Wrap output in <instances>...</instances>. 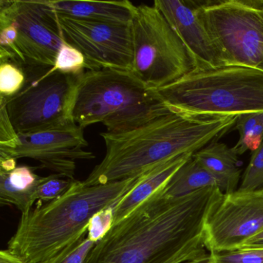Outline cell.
<instances>
[{"label":"cell","mask_w":263,"mask_h":263,"mask_svg":"<svg viewBox=\"0 0 263 263\" xmlns=\"http://www.w3.org/2000/svg\"><path fill=\"white\" fill-rule=\"evenodd\" d=\"M222 194L213 186L169 199L160 187L112 226L86 263L207 261L204 226Z\"/></svg>","instance_id":"obj_1"},{"label":"cell","mask_w":263,"mask_h":263,"mask_svg":"<svg viewBox=\"0 0 263 263\" xmlns=\"http://www.w3.org/2000/svg\"><path fill=\"white\" fill-rule=\"evenodd\" d=\"M236 121L237 116L193 117L170 110L129 132H103L105 156L84 183L96 185L138 178L175 157L195 153L218 141Z\"/></svg>","instance_id":"obj_2"},{"label":"cell","mask_w":263,"mask_h":263,"mask_svg":"<svg viewBox=\"0 0 263 263\" xmlns=\"http://www.w3.org/2000/svg\"><path fill=\"white\" fill-rule=\"evenodd\" d=\"M142 175L96 185L73 180L62 195L21 215L8 249L28 263L52 258L85 237L92 217L117 204Z\"/></svg>","instance_id":"obj_3"},{"label":"cell","mask_w":263,"mask_h":263,"mask_svg":"<svg viewBox=\"0 0 263 263\" xmlns=\"http://www.w3.org/2000/svg\"><path fill=\"white\" fill-rule=\"evenodd\" d=\"M170 109L132 72L87 70L80 78L73 121L81 128L101 123L110 133L129 132Z\"/></svg>","instance_id":"obj_4"},{"label":"cell","mask_w":263,"mask_h":263,"mask_svg":"<svg viewBox=\"0 0 263 263\" xmlns=\"http://www.w3.org/2000/svg\"><path fill=\"white\" fill-rule=\"evenodd\" d=\"M155 90L170 110L189 116L263 112V70L260 69L221 66L193 70Z\"/></svg>","instance_id":"obj_5"},{"label":"cell","mask_w":263,"mask_h":263,"mask_svg":"<svg viewBox=\"0 0 263 263\" xmlns=\"http://www.w3.org/2000/svg\"><path fill=\"white\" fill-rule=\"evenodd\" d=\"M224 66L263 70L261 0L193 1Z\"/></svg>","instance_id":"obj_6"},{"label":"cell","mask_w":263,"mask_h":263,"mask_svg":"<svg viewBox=\"0 0 263 263\" xmlns=\"http://www.w3.org/2000/svg\"><path fill=\"white\" fill-rule=\"evenodd\" d=\"M132 28V73L150 88L168 85L195 70L185 46L155 5L137 7Z\"/></svg>","instance_id":"obj_7"},{"label":"cell","mask_w":263,"mask_h":263,"mask_svg":"<svg viewBox=\"0 0 263 263\" xmlns=\"http://www.w3.org/2000/svg\"><path fill=\"white\" fill-rule=\"evenodd\" d=\"M81 74L28 69L24 88L13 98L0 103V107H6L18 134L36 133L73 124Z\"/></svg>","instance_id":"obj_8"},{"label":"cell","mask_w":263,"mask_h":263,"mask_svg":"<svg viewBox=\"0 0 263 263\" xmlns=\"http://www.w3.org/2000/svg\"><path fill=\"white\" fill-rule=\"evenodd\" d=\"M16 30L12 53L25 64L52 68L64 42L58 14L50 1H0V25Z\"/></svg>","instance_id":"obj_9"},{"label":"cell","mask_w":263,"mask_h":263,"mask_svg":"<svg viewBox=\"0 0 263 263\" xmlns=\"http://www.w3.org/2000/svg\"><path fill=\"white\" fill-rule=\"evenodd\" d=\"M58 20L64 41L82 53L87 70L114 69L132 72V24H105L60 14Z\"/></svg>","instance_id":"obj_10"},{"label":"cell","mask_w":263,"mask_h":263,"mask_svg":"<svg viewBox=\"0 0 263 263\" xmlns=\"http://www.w3.org/2000/svg\"><path fill=\"white\" fill-rule=\"evenodd\" d=\"M263 230V189L223 193L204 226V246L209 252L241 249Z\"/></svg>","instance_id":"obj_11"},{"label":"cell","mask_w":263,"mask_h":263,"mask_svg":"<svg viewBox=\"0 0 263 263\" xmlns=\"http://www.w3.org/2000/svg\"><path fill=\"white\" fill-rule=\"evenodd\" d=\"M88 146L84 129L76 123L60 128L19 134V144L0 158H30L54 174L74 179L77 161L95 159L93 152L84 150Z\"/></svg>","instance_id":"obj_12"},{"label":"cell","mask_w":263,"mask_h":263,"mask_svg":"<svg viewBox=\"0 0 263 263\" xmlns=\"http://www.w3.org/2000/svg\"><path fill=\"white\" fill-rule=\"evenodd\" d=\"M154 5L164 15L185 46L195 70L224 66L221 54L197 13L193 1L155 0Z\"/></svg>","instance_id":"obj_13"},{"label":"cell","mask_w":263,"mask_h":263,"mask_svg":"<svg viewBox=\"0 0 263 263\" xmlns=\"http://www.w3.org/2000/svg\"><path fill=\"white\" fill-rule=\"evenodd\" d=\"M50 4L58 14L105 24L130 25L137 11L136 6L127 0L114 2L56 0L50 1Z\"/></svg>","instance_id":"obj_14"},{"label":"cell","mask_w":263,"mask_h":263,"mask_svg":"<svg viewBox=\"0 0 263 263\" xmlns=\"http://www.w3.org/2000/svg\"><path fill=\"white\" fill-rule=\"evenodd\" d=\"M193 155L184 154L175 157L144 173L138 184L114 208V224L124 219L140 203L162 187Z\"/></svg>","instance_id":"obj_15"},{"label":"cell","mask_w":263,"mask_h":263,"mask_svg":"<svg viewBox=\"0 0 263 263\" xmlns=\"http://www.w3.org/2000/svg\"><path fill=\"white\" fill-rule=\"evenodd\" d=\"M238 156L233 147L217 141L204 146L193 155V158L217 180L223 193L238 190L241 172Z\"/></svg>","instance_id":"obj_16"},{"label":"cell","mask_w":263,"mask_h":263,"mask_svg":"<svg viewBox=\"0 0 263 263\" xmlns=\"http://www.w3.org/2000/svg\"><path fill=\"white\" fill-rule=\"evenodd\" d=\"M41 178L30 166H17L11 172L0 171L1 204L16 206L22 215L28 213L36 201V189Z\"/></svg>","instance_id":"obj_17"},{"label":"cell","mask_w":263,"mask_h":263,"mask_svg":"<svg viewBox=\"0 0 263 263\" xmlns=\"http://www.w3.org/2000/svg\"><path fill=\"white\" fill-rule=\"evenodd\" d=\"M213 186L218 187L217 180L192 155L161 187V192L169 199H177Z\"/></svg>","instance_id":"obj_18"},{"label":"cell","mask_w":263,"mask_h":263,"mask_svg":"<svg viewBox=\"0 0 263 263\" xmlns=\"http://www.w3.org/2000/svg\"><path fill=\"white\" fill-rule=\"evenodd\" d=\"M0 103L13 98L27 82L26 64L12 53L0 57Z\"/></svg>","instance_id":"obj_19"},{"label":"cell","mask_w":263,"mask_h":263,"mask_svg":"<svg viewBox=\"0 0 263 263\" xmlns=\"http://www.w3.org/2000/svg\"><path fill=\"white\" fill-rule=\"evenodd\" d=\"M235 127L239 133V139L233 147L237 155L247 151L253 152L259 147L263 141V112L237 116Z\"/></svg>","instance_id":"obj_20"},{"label":"cell","mask_w":263,"mask_h":263,"mask_svg":"<svg viewBox=\"0 0 263 263\" xmlns=\"http://www.w3.org/2000/svg\"><path fill=\"white\" fill-rule=\"evenodd\" d=\"M87 70L85 58L81 51L64 41L57 57L51 71H60L70 74H81Z\"/></svg>","instance_id":"obj_21"},{"label":"cell","mask_w":263,"mask_h":263,"mask_svg":"<svg viewBox=\"0 0 263 263\" xmlns=\"http://www.w3.org/2000/svg\"><path fill=\"white\" fill-rule=\"evenodd\" d=\"M261 189H263V141L259 147L252 152L238 190L250 192Z\"/></svg>","instance_id":"obj_22"},{"label":"cell","mask_w":263,"mask_h":263,"mask_svg":"<svg viewBox=\"0 0 263 263\" xmlns=\"http://www.w3.org/2000/svg\"><path fill=\"white\" fill-rule=\"evenodd\" d=\"M73 180L58 174L42 177L36 189V200L47 203L56 199L70 187Z\"/></svg>","instance_id":"obj_23"},{"label":"cell","mask_w":263,"mask_h":263,"mask_svg":"<svg viewBox=\"0 0 263 263\" xmlns=\"http://www.w3.org/2000/svg\"><path fill=\"white\" fill-rule=\"evenodd\" d=\"M96 243L87 238H81L54 256L41 263H86Z\"/></svg>","instance_id":"obj_24"},{"label":"cell","mask_w":263,"mask_h":263,"mask_svg":"<svg viewBox=\"0 0 263 263\" xmlns=\"http://www.w3.org/2000/svg\"><path fill=\"white\" fill-rule=\"evenodd\" d=\"M207 263H263V249L209 252Z\"/></svg>","instance_id":"obj_25"},{"label":"cell","mask_w":263,"mask_h":263,"mask_svg":"<svg viewBox=\"0 0 263 263\" xmlns=\"http://www.w3.org/2000/svg\"><path fill=\"white\" fill-rule=\"evenodd\" d=\"M115 205L103 209L95 214L89 222L87 237L96 244L103 239L113 226L114 208Z\"/></svg>","instance_id":"obj_26"},{"label":"cell","mask_w":263,"mask_h":263,"mask_svg":"<svg viewBox=\"0 0 263 263\" xmlns=\"http://www.w3.org/2000/svg\"><path fill=\"white\" fill-rule=\"evenodd\" d=\"M19 144V134L15 130L7 109L0 107V155L10 153Z\"/></svg>","instance_id":"obj_27"},{"label":"cell","mask_w":263,"mask_h":263,"mask_svg":"<svg viewBox=\"0 0 263 263\" xmlns=\"http://www.w3.org/2000/svg\"><path fill=\"white\" fill-rule=\"evenodd\" d=\"M0 263H28L25 259L12 252L10 249H4L0 252Z\"/></svg>","instance_id":"obj_28"},{"label":"cell","mask_w":263,"mask_h":263,"mask_svg":"<svg viewBox=\"0 0 263 263\" xmlns=\"http://www.w3.org/2000/svg\"><path fill=\"white\" fill-rule=\"evenodd\" d=\"M241 249H263V230L246 241Z\"/></svg>","instance_id":"obj_29"},{"label":"cell","mask_w":263,"mask_h":263,"mask_svg":"<svg viewBox=\"0 0 263 263\" xmlns=\"http://www.w3.org/2000/svg\"><path fill=\"white\" fill-rule=\"evenodd\" d=\"M261 4H263V0H261Z\"/></svg>","instance_id":"obj_30"},{"label":"cell","mask_w":263,"mask_h":263,"mask_svg":"<svg viewBox=\"0 0 263 263\" xmlns=\"http://www.w3.org/2000/svg\"><path fill=\"white\" fill-rule=\"evenodd\" d=\"M192 263H201V262H192Z\"/></svg>","instance_id":"obj_31"}]
</instances>
